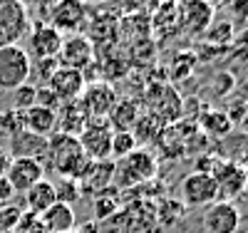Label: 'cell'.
Segmentation results:
<instances>
[{
    "instance_id": "1",
    "label": "cell",
    "mask_w": 248,
    "mask_h": 233,
    "mask_svg": "<svg viewBox=\"0 0 248 233\" xmlns=\"http://www.w3.org/2000/svg\"><path fill=\"white\" fill-rule=\"evenodd\" d=\"M43 161H47V166L60 179H70V181H79V176L85 174V169L90 164L87 154L79 146V139L70 134H60V132H55L47 139Z\"/></svg>"
},
{
    "instance_id": "2",
    "label": "cell",
    "mask_w": 248,
    "mask_h": 233,
    "mask_svg": "<svg viewBox=\"0 0 248 233\" xmlns=\"http://www.w3.org/2000/svg\"><path fill=\"white\" fill-rule=\"evenodd\" d=\"M99 233H159L156 203L139 199L122 206L112 218L99 223Z\"/></svg>"
},
{
    "instance_id": "3",
    "label": "cell",
    "mask_w": 248,
    "mask_h": 233,
    "mask_svg": "<svg viewBox=\"0 0 248 233\" xmlns=\"http://www.w3.org/2000/svg\"><path fill=\"white\" fill-rule=\"evenodd\" d=\"M156 159L147 152V149H134L129 156H124L119 161H114V188H129V186H139L147 184L156 176Z\"/></svg>"
},
{
    "instance_id": "4",
    "label": "cell",
    "mask_w": 248,
    "mask_h": 233,
    "mask_svg": "<svg viewBox=\"0 0 248 233\" xmlns=\"http://www.w3.org/2000/svg\"><path fill=\"white\" fill-rule=\"evenodd\" d=\"M32 75V60L25 47L5 45L0 47V90L13 92L25 84Z\"/></svg>"
},
{
    "instance_id": "5",
    "label": "cell",
    "mask_w": 248,
    "mask_h": 233,
    "mask_svg": "<svg viewBox=\"0 0 248 233\" xmlns=\"http://www.w3.org/2000/svg\"><path fill=\"white\" fill-rule=\"evenodd\" d=\"M112 134L114 132L107 119H87L77 139L90 161H105L112 159Z\"/></svg>"
},
{
    "instance_id": "6",
    "label": "cell",
    "mask_w": 248,
    "mask_h": 233,
    "mask_svg": "<svg viewBox=\"0 0 248 233\" xmlns=\"http://www.w3.org/2000/svg\"><path fill=\"white\" fill-rule=\"evenodd\" d=\"M211 176L218 186V201H236L246 186L248 169L233 159H216L214 169H211Z\"/></svg>"
},
{
    "instance_id": "7",
    "label": "cell",
    "mask_w": 248,
    "mask_h": 233,
    "mask_svg": "<svg viewBox=\"0 0 248 233\" xmlns=\"http://www.w3.org/2000/svg\"><path fill=\"white\" fill-rule=\"evenodd\" d=\"M179 32L186 37H201L203 30L216 20V8H211L203 0H181L176 3Z\"/></svg>"
},
{
    "instance_id": "8",
    "label": "cell",
    "mask_w": 248,
    "mask_h": 233,
    "mask_svg": "<svg viewBox=\"0 0 248 233\" xmlns=\"http://www.w3.org/2000/svg\"><path fill=\"white\" fill-rule=\"evenodd\" d=\"M181 203L189 208H201V206H211L218 201V186L211 174L203 171H191L189 176H184L181 181Z\"/></svg>"
},
{
    "instance_id": "9",
    "label": "cell",
    "mask_w": 248,
    "mask_h": 233,
    "mask_svg": "<svg viewBox=\"0 0 248 233\" xmlns=\"http://www.w3.org/2000/svg\"><path fill=\"white\" fill-rule=\"evenodd\" d=\"M117 102V92L109 82H87L85 92L77 99L79 109L85 112L87 119H107V114L112 112Z\"/></svg>"
},
{
    "instance_id": "10",
    "label": "cell",
    "mask_w": 248,
    "mask_h": 233,
    "mask_svg": "<svg viewBox=\"0 0 248 233\" xmlns=\"http://www.w3.org/2000/svg\"><path fill=\"white\" fill-rule=\"evenodd\" d=\"M28 30V15L17 0H0V47L15 45Z\"/></svg>"
},
{
    "instance_id": "11",
    "label": "cell",
    "mask_w": 248,
    "mask_h": 233,
    "mask_svg": "<svg viewBox=\"0 0 248 233\" xmlns=\"http://www.w3.org/2000/svg\"><path fill=\"white\" fill-rule=\"evenodd\" d=\"M241 221V208L233 201H214L203 211V226L209 233H236Z\"/></svg>"
},
{
    "instance_id": "12",
    "label": "cell",
    "mask_w": 248,
    "mask_h": 233,
    "mask_svg": "<svg viewBox=\"0 0 248 233\" xmlns=\"http://www.w3.org/2000/svg\"><path fill=\"white\" fill-rule=\"evenodd\" d=\"M47 87L52 90V94L62 104L65 102H77L82 97V92H85V87H87V77H85V72H79V70L60 65L52 72V77L47 79Z\"/></svg>"
},
{
    "instance_id": "13",
    "label": "cell",
    "mask_w": 248,
    "mask_h": 233,
    "mask_svg": "<svg viewBox=\"0 0 248 233\" xmlns=\"http://www.w3.org/2000/svg\"><path fill=\"white\" fill-rule=\"evenodd\" d=\"M87 20L85 0H57L50 10V25L60 32H79V28Z\"/></svg>"
},
{
    "instance_id": "14",
    "label": "cell",
    "mask_w": 248,
    "mask_h": 233,
    "mask_svg": "<svg viewBox=\"0 0 248 233\" xmlns=\"http://www.w3.org/2000/svg\"><path fill=\"white\" fill-rule=\"evenodd\" d=\"M5 179L15 188V194H25L37 181L45 179V164L37 159H13L8 166Z\"/></svg>"
},
{
    "instance_id": "15",
    "label": "cell",
    "mask_w": 248,
    "mask_h": 233,
    "mask_svg": "<svg viewBox=\"0 0 248 233\" xmlns=\"http://www.w3.org/2000/svg\"><path fill=\"white\" fill-rule=\"evenodd\" d=\"M65 45V37L60 30H55L52 25H35V30L30 32V52L35 60H57ZM30 57V60H32Z\"/></svg>"
},
{
    "instance_id": "16",
    "label": "cell",
    "mask_w": 248,
    "mask_h": 233,
    "mask_svg": "<svg viewBox=\"0 0 248 233\" xmlns=\"http://www.w3.org/2000/svg\"><path fill=\"white\" fill-rule=\"evenodd\" d=\"M60 57H62L60 62H62L65 67H72V70L85 72L92 62H94V45L90 42V37H85V35H72L70 40H65Z\"/></svg>"
},
{
    "instance_id": "17",
    "label": "cell",
    "mask_w": 248,
    "mask_h": 233,
    "mask_svg": "<svg viewBox=\"0 0 248 233\" xmlns=\"http://www.w3.org/2000/svg\"><path fill=\"white\" fill-rule=\"evenodd\" d=\"M114 181V161L112 159H105V161H90L85 174L79 176V194H97L102 188L112 186Z\"/></svg>"
},
{
    "instance_id": "18",
    "label": "cell",
    "mask_w": 248,
    "mask_h": 233,
    "mask_svg": "<svg viewBox=\"0 0 248 233\" xmlns=\"http://www.w3.org/2000/svg\"><path fill=\"white\" fill-rule=\"evenodd\" d=\"M47 149V139L45 137H37L28 129H17L15 134H10V156L13 159H37L43 161Z\"/></svg>"
},
{
    "instance_id": "19",
    "label": "cell",
    "mask_w": 248,
    "mask_h": 233,
    "mask_svg": "<svg viewBox=\"0 0 248 233\" xmlns=\"http://www.w3.org/2000/svg\"><path fill=\"white\" fill-rule=\"evenodd\" d=\"M20 117H23V129H28L37 137L50 139L57 132V112H52V109H45V107H37L35 104V107L20 112Z\"/></svg>"
},
{
    "instance_id": "20",
    "label": "cell",
    "mask_w": 248,
    "mask_h": 233,
    "mask_svg": "<svg viewBox=\"0 0 248 233\" xmlns=\"http://www.w3.org/2000/svg\"><path fill=\"white\" fill-rule=\"evenodd\" d=\"M139 117H141L139 102L124 97V99H117L114 102L112 112L107 114V122L112 126V132H132L134 126H137V122H139Z\"/></svg>"
},
{
    "instance_id": "21",
    "label": "cell",
    "mask_w": 248,
    "mask_h": 233,
    "mask_svg": "<svg viewBox=\"0 0 248 233\" xmlns=\"http://www.w3.org/2000/svg\"><path fill=\"white\" fill-rule=\"evenodd\" d=\"M23 196H25V203H23L25 211H30V214H35V216H43L52 203H57V191H55V184L50 179L37 181Z\"/></svg>"
},
{
    "instance_id": "22",
    "label": "cell",
    "mask_w": 248,
    "mask_h": 233,
    "mask_svg": "<svg viewBox=\"0 0 248 233\" xmlns=\"http://www.w3.org/2000/svg\"><path fill=\"white\" fill-rule=\"evenodd\" d=\"M43 226L47 228V233H72L77 228V218H75V208L67 203H52L43 216H40Z\"/></svg>"
},
{
    "instance_id": "23",
    "label": "cell",
    "mask_w": 248,
    "mask_h": 233,
    "mask_svg": "<svg viewBox=\"0 0 248 233\" xmlns=\"http://www.w3.org/2000/svg\"><path fill=\"white\" fill-rule=\"evenodd\" d=\"M87 117L79 109L77 102H65L57 109V129L60 134H70V137H79V132L85 129Z\"/></svg>"
},
{
    "instance_id": "24",
    "label": "cell",
    "mask_w": 248,
    "mask_h": 233,
    "mask_svg": "<svg viewBox=\"0 0 248 233\" xmlns=\"http://www.w3.org/2000/svg\"><path fill=\"white\" fill-rule=\"evenodd\" d=\"M92 208H94V221H97V223L112 218L117 211L122 208V191H119V188H114V186L102 188V191L94 194Z\"/></svg>"
},
{
    "instance_id": "25",
    "label": "cell",
    "mask_w": 248,
    "mask_h": 233,
    "mask_svg": "<svg viewBox=\"0 0 248 233\" xmlns=\"http://www.w3.org/2000/svg\"><path fill=\"white\" fill-rule=\"evenodd\" d=\"M233 37H236V30H233L231 20H214V23L203 30L201 42H203V45H211V47L221 50L226 45H233Z\"/></svg>"
},
{
    "instance_id": "26",
    "label": "cell",
    "mask_w": 248,
    "mask_h": 233,
    "mask_svg": "<svg viewBox=\"0 0 248 233\" xmlns=\"http://www.w3.org/2000/svg\"><path fill=\"white\" fill-rule=\"evenodd\" d=\"M152 28H154V30H161V37H169V35L179 32L176 5H174V3H167V0H161V3L156 5V10H154Z\"/></svg>"
},
{
    "instance_id": "27",
    "label": "cell",
    "mask_w": 248,
    "mask_h": 233,
    "mask_svg": "<svg viewBox=\"0 0 248 233\" xmlns=\"http://www.w3.org/2000/svg\"><path fill=\"white\" fill-rule=\"evenodd\" d=\"M199 126L206 132V134H211V137H226L231 132V119L226 112L221 109H206L201 117H199Z\"/></svg>"
},
{
    "instance_id": "28",
    "label": "cell",
    "mask_w": 248,
    "mask_h": 233,
    "mask_svg": "<svg viewBox=\"0 0 248 233\" xmlns=\"http://www.w3.org/2000/svg\"><path fill=\"white\" fill-rule=\"evenodd\" d=\"M137 149V137L132 132H114L112 134V161L129 156Z\"/></svg>"
},
{
    "instance_id": "29",
    "label": "cell",
    "mask_w": 248,
    "mask_h": 233,
    "mask_svg": "<svg viewBox=\"0 0 248 233\" xmlns=\"http://www.w3.org/2000/svg\"><path fill=\"white\" fill-rule=\"evenodd\" d=\"M23 203H0V233H10L17 228V221L23 216Z\"/></svg>"
},
{
    "instance_id": "30",
    "label": "cell",
    "mask_w": 248,
    "mask_h": 233,
    "mask_svg": "<svg viewBox=\"0 0 248 233\" xmlns=\"http://www.w3.org/2000/svg\"><path fill=\"white\" fill-rule=\"evenodd\" d=\"M181 216H184V203H181V201L164 199L161 203H156V218H159V226H161V221L167 223V226H171V223H176Z\"/></svg>"
},
{
    "instance_id": "31",
    "label": "cell",
    "mask_w": 248,
    "mask_h": 233,
    "mask_svg": "<svg viewBox=\"0 0 248 233\" xmlns=\"http://www.w3.org/2000/svg\"><path fill=\"white\" fill-rule=\"evenodd\" d=\"M35 92H37V87L30 84V82H25V84H20L17 90H13V107H15V112H25V109L35 107Z\"/></svg>"
},
{
    "instance_id": "32",
    "label": "cell",
    "mask_w": 248,
    "mask_h": 233,
    "mask_svg": "<svg viewBox=\"0 0 248 233\" xmlns=\"http://www.w3.org/2000/svg\"><path fill=\"white\" fill-rule=\"evenodd\" d=\"M55 191H57V201L72 206V201H77L82 194H79V184L77 181H70V179H60V184H55Z\"/></svg>"
},
{
    "instance_id": "33",
    "label": "cell",
    "mask_w": 248,
    "mask_h": 233,
    "mask_svg": "<svg viewBox=\"0 0 248 233\" xmlns=\"http://www.w3.org/2000/svg\"><path fill=\"white\" fill-rule=\"evenodd\" d=\"M15 233H47V228L43 226L40 216L30 214V211H23V216H20V221H17Z\"/></svg>"
},
{
    "instance_id": "34",
    "label": "cell",
    "mask_w": 248,
    "mask_h": 233,
    "mask_svg": "<svg viewBox=\"0 0 248 233\" xmlns=\"http://www.w3.org/2000/svg\"><path fill=\"white\" fill-rule=\"evenodd\" d=\"M226 114H229L233 126H238L243 134H248V99H241L238 104H233L231 112H226Z\"/></svg>"
},
{
    "instance_id": "35",
    "label": "cell",
    "mask_w": 248,
    "mask_h": 233,
    "mask_svg": "<svg viewBox=\"0 0 248 233\" xmlns=\"http://www.w3.org/2000/svg\"><path fill=\"white\" fill-rule=\"evenodd\" d=\"M35 104H37V107H45V109H52V112H57V109L62 107V102L52 94V90L47 87V84H40V87H37V92H35Z\"/></svg>"
},
{
    "instance_id": "36",
    "label": "cell",
    "mask_w": 248,
    "mask_h": 233,
    "mask_svg": "<svg viewBox=\"0 0 248 233\" xmlns=\"http://www.w3.org/2000/svg\"><path fill=\"white\" fill-rule=\"evenodd\" d=\"M159 3L161 0H124L129 13H152V10H156Z\"/></svg>"
},
{
    "instance_id": "37",
    "label": "cell",
    "mask_w": 248,
    "mask_h": 233,
    "mask_svg": "<svg viewBox=\"0 0 248 233\" xmlns=\"http://www.w3.org/2000/svg\"><path fill=\"white\" fill-rule=\"evenodd\" d=\"M35 65H37V72H40V82L47 84L52 72L60 67V60H35Z\"/></svg>"
},
{
    "instance_id": "38",
    "label": "cell",
    "mask_w": 248,
    "mask_h": 233,
    "mask_svg": "<svg viewBox=\"0 0 248 233\" xmlns=\"http://www.w3.org/2000/svg\"><path fill=\"white\" fill-rule=\"evenodd\" d=\"M223 5H229L233 17H238L241 23H248V0H226Z\"/></svg>"
},
{
    "instance_id": "39",
    "label": "cell",
    "mask_w": 248,
    "mask_h": 233,
    "mask_svg": "<svg viewBox=\"0 0 248 233\" xmlns=\"http://www.w3.org/2000/svg\"><path fill=\"white\" fill-rule=\"evenodd\" d=\"M13 196H15V188L5 176H0V203H13Z\"/></svg>"
},
{
    "instance_id": "40",
    "label": "cell",
    "mask_w": 248,
    "mask_h": 233,
    "mask_svg": "<svg viewBox=\"0 0 248 233\" xmlns=\"http://www.w3.org/2000/svg\"><path fill=\"white\" fill-rule=\"evenodd\" d=\"M10 161H13V156L8 154V149H3V146H0V176H5V174H8Z\"/></svg>"
},
{
    "instance_id": "41",
    "label": "cell",
    "mask_w": 248,
    "mask_h": 233,
    "mask_svg": "<svg viewBox=\"0 0 248 233\" xmlns=\"http://www.w3.org/2000/svg\"><path fill=\"white\" fill-rule=\"evenodd\" d=\"M72 233H99V223L97 221H87V223H82L77 231H72Z\"/></svg>"
},
{
    "instance_id": "42",
    "label": "cell",
    "mask_w": 248,
    "mask_h": 233,
    "mask_svg": "<svg viewBox=\"0 0 248 233\" xmlns=\"http://www.w3.org/2000/svg\"><path fill=\"white\" fill-rule=\"evenodd\" d=\"M236 201H243V203L248 206V179H246V186H243V191H241V196H238Z\"/></svg>"
},
{
    "instance_id": "43",
    "label": "cell",
    "mask_w": 248,
    "mask_h": 233,
    "mask_svg": "<svg viewBox=\"0 0 248 233\" xmlns=\"http://www.w3.org/2000/svg\"><path fill=\"white\" fill-rule=\"evenodd\" d=\"M203 3H209L211 8H218V5H223V3H226V0H203Z\"/></svg>"
},
{
    "instance_id": "44",
    "label": "cell",
    "mask_w": 248,
    "mask_h": 233,
    "mask_svg": "<svg viewBox=\"0 0 248 233\" xmlns=\"http://www.w3.org/2000/svg\"><path fill=\"white\" fill-rule=\"evenodd\" d=\"M167 3H174L176 5V3H181V0H167Z\"/></svg>"
},
{
    "instance_id": "45",
    "label": "cell",
    "mask_w": 248,
    "mask_h": 233,
    "mask_svg": "<svg viewBox=\"0 0 248 233\" xmlns=\"http://www.w3.org/2000/svg\"><path fill=\"white\" fill-rule=\"evenodd\" d=\"M246 79H248V67H246Z\"/></svg>"
},
{
    "instance_id": "46",
    "label": "cell",
    "mask_w": 248,
    "mask_h": 233,
    "mask_svg": "<svg viewBox=\"0 0 248 233\" xmlns=\"http://www.w3.org/2000/svg\"><path fill=\"white\" fill-rule=\"evenodd\" d=\"M246 169H248V164H246Z\"/></svg>"
},
{
    "instance_id": "47",
    "label": "cell",
    "mask_w": 248,
    "mask_h": 233,
    "mask_svg": "<svg viewBox=\"0 0 248 233\" xmlns=\"http://www.w3.org/2000/svg\"><path fill=\"white\" fill-rule=\"evenodd\" d=\"M10 233H15V231H10Z\"/></svg>"
}]
</instances>
